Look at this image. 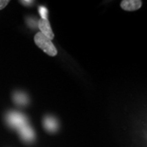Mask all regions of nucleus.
I'll return each instance as SVG.
<instances>
[{
  "mask_svg": "<svg viewBox=\"0 0 147 147\" xmlns=\"http://www.w3.org/2000/svg\"><path fill=\"white\" fill-rule=\"evenodd\" d=\"M6 121L11 127L15 129L18 131L29 125L27 117L18 112H10L7 114Z\"/></svg>",
  "mask_w": 147,
  "mask_h": 147,
  "instance_id": "obj_2",
  "label": "nucleus"
},
{
  "mask_svg": "<svg viewBox=\"0 0 147 147\" xmlns=\"http://www.w3.org/2000/svg\"><path fill=\"white\" fill-rule=\"evenodd\" d=\"M18 133L21 138L26 142H31L35 139V132L32 127L29 125L25 126L24 127L18 130Z\"/></svg>",
  "mask_w": 147,
  "mask_h": 147,
  "instance_id": "obj_4",
  "label": "nucleus"
},
{
  "mask_svg": "<svg viewBox=\"0 0 147 147\" xmlns=\"http://www.w3.org/2000/svg\"><path fill=\"white\" fill-rule=\"evenodd\" d=\"M142 3L140 0H123L121 1V6L126 11H135L140 8Z\"/></svg>",
  "mask_w": 147,
  "mask_h": 147,
  "instance_id": "obj_5",
  "label": "nucleus"
},
{
  "mask_svg": "<svg viewBox=\"0 0 147 147\" xmlns=\"http://www.w3.org/2000/svg\"><path fill=\"white\" fill-rule=\"evenodd\" d=\"M22 4L27 5V6H29V5H31L33 4L34 3V1H30V0H24V1H20Z\"/></svg>",
  "mask_w": 147,
  "mask_h": 147,
  "instance_id": "obj_11",
  "label": "nucleus"
},
{
  "mask_svg": "<svg viewBox=\"0 0 147 147\" xmlns=\"http://www.w3.org/2000/svg\"><path fill=\"white\" fill-rule=\"evenodd\" d=\"M38 27H39L40 32L45 35L51 40L54 38V34H53L52 29L51 27V25L48 19H40L38 21Z\"/></svg>",
  "mask_w": 147,
  "mask_h": 147,
  "instance_id": "obj_3",
  "label": "nucleus"
},
{
  "mask_svg": "<svg viewBox=\"0 0 147 147\" xmlns=\"http://www.w3.org/2000/svg\"><path fill=\"white\" fill-rule=\"evenodd\" d=\"M43 125L46 130L49 132H55L58 129L59 124L56 119L53 117H46L44 119Z\"/></svg>",
  "mask_w": 147,
  "mask_h": 147,
  "instance_id": "obj_6",
  "label": "nucleus"
},
{
  "mask_svg": "<svg viewBox=\"0 0 147 147\" xmlns=\"http://www.w3.org/2000/svg\"><path fill=\"white\" fill-rule=\"evenodd\" d=\"M34 42L36 45L47 55L54 57L57 54V51L52 41L41 32L37 33L34 37Z\"/></svg>",
  "mask_w": 147,
  "mask_h": 147,
  "instance_id": "obj_1",
  "label": "nucleus"
},
{
  "mask_svg": "<svg viewBox=\"0 0 147 147\" xmlns=\"http://www.w3.org/2000/svg\"><path fill=\"white\" fill-rule=\"evenodd\" d=\"M38 10H39L40 15L41 16L42 19H47V16H48L47 9L44 6H40Z\"/></svg>",
  "mask_w": 147,
  "mask_h": 147,
  "instance_id": "obj_8",
  "label": "nucleus"
},
{
  "mask_svg": "<svg viewBox=\"0 0 147 147\" xmlns=\"http://www.w3.org/2000/svg\"><path fill=\"white\" fill-rule=\"evenodd\" d=\"M27 24H28V25L31 27V28L35 29L38 27V21L37 22L36 19H35V18H27Z\"/></svg>",
  "mask_w": 147,
  "mask_h": 147,
  "instance_id": "obj_9",
  "label": "nucleus"
},
{
  "mask_svg": "<svg viewBox=\"0 0 147 147\" xmlns=\"http://www.w3.org/2000/svg\"><path fill=\"white\" fill-rule=\"evenodd\" d=\"M14 102L18 106H25L28 104L29 98L27 95L23 92H16L13 95Z\"/></svg>",
  "mask_w": 147,
  "mask_h": 147,
  "instance_id": "obj_7",
  "label": "nucleus"
},
{
  "mask_svg": "<svg viewBox=\"0 0 147 147\" xmlns=\"http://www.w3.org/2000/svg\"><path fill=\"white\" fill-rule=\"evenodd\" d=\"M9 3V1L8 0H5V1H0V10H2L8 5V3Z\"/></svg>",
  "mask_w": 147,
  "mask_h": 147,
  "instance_id": "obj_10",
  "label": "nucleus"
}]
</instances>
